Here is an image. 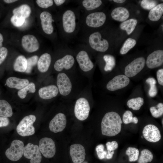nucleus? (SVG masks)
Instances as JSON below:
<instances>
[{
  "label": "nucleus",
  "mask_w": 163,
  "mask_h": 163,
  "mask_svg": "<svg viewBox=\"0 0 163 163\" xmlns=\"http://www.w3.org/2000/svg\"><path fill=\"white\" fill-rule=\"evenodd\" d=\"M136 43L135 40L130 38H128L124 42L120 50V53L122 55L126 54L135 46Z\"/></svg>",
  "instance_id": "obj_34"
},
{
  "label": "nucleus",
  "mask_w": 163,
  "mask_h": 163,
  "mask_svg": "<svg viewBox=\"0 0 163 163\" xmlns=\"http://www.w3.org/2000/svg\"><path fill=\"white\" fill-rule=\"evenodd\" d=\"M143 103V99L139 97L129 100L127 102V105L130 108H132L134 110H138L140 109Z\"/></svg>",
  "instance_id": "obj_33"
},
{
  "label": "nucleus",
  "mask_w": 163,
  "mask_h": 163,
  "mask_svg": "<svg viewBox=\"0 0 163 163\" xmlns=\"http://www.w3.org/2000/svg\"><path fill=\"white\" fill-rule=\"evenodd\" d=\"M163 63V50H159L154 51L147 57L146 64L151 69L159 67Z\"/></svg>",
  "instance_id": "obj_19"
},
{
  "label": "nucleus",
  "mask_w": 163,
  "mask_h": 163,
  "mask_svg": "<svg viewBox=\"0 0 163 163\" xmlns=\"http://www.w3.org/2000/svg\"><path fill=\"white\" fill-rule=\"evenodd\" d=\"M59 92L57 87L51 85L41 88L39 90V96L42 99L48 100L56 96Z\"/></svg>",
  "instance_id": "obj_21"
},
{
  "label": "nucleus",
  "mask_w": 163,
  "mask_h": 163,
  "mask_svg": "<svg viewBox=\"0 0 163 163\" xmlns=\"http://www.w3.org/2000/svg\"><path fill=\"white\" fill-rule=\"evenodd\" d=\"M102 4L101 0H84L81 1L80 5L86 13H87L98 8Z\"/></svg>",
  "instance_id": "obj_25"
},
{
  "label": "nucleus",
  "mask_w": 163,
  "mask_h": 163,
  "mask_svg": "<svg viewBox=\"0 0 163 163\" xmlns=\"http://www.w3.org/2000/svg\"><path fill=\"white\" fill-rule=\"evenodd\" d=\"M129 82V78L125 75H119L115 76L108 82L106 88L109 91H115L126 87Z\"/></svg>",
  "instance_id": "obj_14"
},
{
  "label": "nucleus",
  "mask_w": 163,
  "mask_h": 163,
  "mask_svg": "<svg viewBox=\"0 0 163 163\" xmlns=\"http://www.w3.org/2000/svg\"><path fill=\"white\" fill-rule=\"evenodd\" d=\"M111 15L114 20L122 22L126 21L129 18L130 14L127 9L123 7H119L112 10Z\"/></svg>",
  "instance_id": "obj_22"
},
{
  "label": "nucleus",
  "mask_w": 163,
  "mask_h": 163,
  "mask_svg": "<svg viewBox=\"0 0 163 163\" xmlns=\"http://www.w3.org/2000/svg\"><path fill=\"white\" fill-rule=\"evenodd\" d=\"M57 87L60 94L62 96H68L72 89V84L70 78L65 73L61 72L57 75Z\"/></svg>",
  "instance_id": "obj_9"
},
{
  "label": "nucleus",
  "mask_w": 163,
  "mask_h": 163,
  "mask_svg": "<svg viewBox=\"0 0 163 163\" xmlns=\"http://www.w3.org/2000/svg\"><path fill=\"white\" fill-rule=\"evenodd\" d=\"M35 91V85L34 83L31 82L18 91V94L21 98L24 99L27 93H34Z\"/></svg>",
  "instance_id": "obj_32"
},
{
  "label": "nucleus",
  "mask_w": 163,
  "mask_h": 163,
  "mask_svg": "<svg viewBox=\"0 0 163 163\" xmlns=\"http://www.w3.org/2000/svg\"><path fill=\"white\" fill-rule=\"evenodd\" d=\"M79 47L76 53V60L82 71L89 72L94 68V63L90 57L86 47L81 46Z\"/></svg>",
  "instance_id": "obj_5"
},
{
  "label": "nucleus",
  "mask_w": 163,
  "mask_h": 163,
  "mask_svg": "<svg viewBox=\"0 0 163 163\" xmlns=\"http://www.w3.org/2000/svg\"><path fill=\"white\" fill-rule=\"evenodd\" d=\"M8 53V50L5 47H3L0 48V65L6 59Z\"/></svg>",
  "instance_id": "obj_46"
},
{
  "label": "nucleus",
  "mask_w": 163,
  "mask_h": 163,
  "mask_svg": "<svg viewBox=\"0 0 163 163\" xmlns=\"http://www.w3.org/2000/svg\"><path fill=\"white\" fill-rule=\"evenodd\" d=\"M145 62V59L143 57H139L136 59L126 66L125 75L128 78L135 76L143 69Z\"/></svg>",
  "instance_id": "obj_12"
},
{
  "label": "nucleus",
  "mask_w": 163,
  "mask_h": 163,
  "mask_svg": "<svg viewBox=\"0 0 163 163\" xmlns=\"http://www.w3.org/2000/svg\"><path fill=\"white\" fill-rule=\"evenodd\" d=\"M107 153H109L114 151L118 147V144L116 141H112L111 142H108L106 144Z\"/></svg>",
  "instance_id": "obj_45"
},
{
  "label": "nucleus",
  "mask_w": 163,
  "mask_h": 163,
  "mask_svg": "<svg viewBox=\"0 0 163 163\" xmlns=\"http://www.w3.org/2000/svg\"><path fill=\"white\" fill-rule=\"evenodd\" d=\"M70 154L74 163H81L84 161L86 155L84 146L80 144H74L70 146Z\"/></svg>",
  "instance_id": "obj_17"
},
{
  "label": "nucleus",
  "mask_w": 163,
  "mask_h": 163,
  "mask_svg": "<svg viewBox=\"0 0 163 163\" xmlns=\"http://www.w3.org/2000/svg\"><path fill=\"white\" fill-rule=\"evenodd\" d=\"M146 82L149 85L150 88L149 91V94L152 97L155 96L157 93V88L156 86V81L153 78L149 77L146 80Z\"/></svg>",
  "instance_id": "obj_37"
},
{
  "label": "nucleus",
  "mask_w": 163,
  "mask_h": 163,
  "mask_svg": "<svg viewBox=\"0 0 163 163\" xmlns=\"http://www.w3.org/2000/svg\"><path fill=\"white\" fill-rule=\"evenodd\" d=\"M31 10L30 7L27 4H23L14 8L13 11V15L22 17L26 19L30 15Z\"/></svg>",
  "instance_id": "obj_28"
},
{
  "label": "nucleus",
  "mask_w": 163,
  "mask_h": 163,
  "mask_svg": "<svg viewBox=\"0 0 163 163\" xmlns=\"http://www.w3.org/2000/svg\"><path fill=\"white\" fill-rule=\"evenodd\" d=\"M25 19L24 18L13 15L11 18V21L14 26L19 27L23 24Z\"/></svg>",
  "instance_id": "obj_42"
},
{
  "label": "nucleus",
  "mask_w": 163,
  "mask_h": 163,
  "mask_svg": "<svg viewBox=\"0 0 163 163\" xmlns=\"http://www.w3.org/2000/svg\"><path fill=\"white\" fill-rule=\"evenodd\" d=\"M52 58L51 55L45 53L42 55L37 62V68L39 71L42 73L47 72L50 66Z\"/></svg>",
  "instance_id": "obj_24"
},
{
  "label": "nucleus",
  "mask_w": 163,
  "mask_h": 163,
  "mask_svg": "<svg viewBox=\"0 0 163 163\" xmlns=\"http://www.w3.org/2000/svg\"><path fill=\"white\" fill-rule=\"evenodd\" d=\"M150 111L152 116L155 118H158L163 114V104L159 103L156 107L152 106L150 108Z\"/></svg>",
  "instance_id": "obj_39"
},
{
  "label": "nucleus",
  "mask_w": 163,
  "mask_h": 163,
  "mask_svg": "<svg viewBox=\"0 0 163 163\" xmlns=\"http://www.w3.org/2000/svg\"><path fill=\"white\" fill-rule=\"evenodd\" d=\"M75 62V59L72 54L67 52L64 53L62 57L55 62L54 67L57 72L69 70L74 66Z\"/></svg>",
  "instance_id": "obj_10"
},
{
  "label": "nucleus",
  "mask_w": 163,
  "mask_h": 163,
  "mask_svg": "<svg viewBox=\"0 0 163 163\" xmlns=\"http://www.w3.org/2000/svg\"><path fill=\"white\" fill-rule=\"evenodd\" d=\"M122 121L117 113L111 111L105 114L102 119L101 127L103 135L113 136L121 131Z\"/></svg>",
  "instance_id": "obj_2"
},
{
  "label": "nucleus",
  "mask_w": 163,
  "mask_h": 163,
  "mask_svg": "<svg viewBox=\"0 0 163 163\" xmlns=\"http://www.w3.org/2000/svg\"><path fill=\"white\" fill-rule=\"evenodd\" d=\"M153 156L152 152L147 149H144L141 152V154L138 160V163H147L151 162Z\"/></svg>",
  "instance_id": "obj_35"
},
{
  "label": "nucleus",
  "mask_w": 163,
  "mask_h": 163,
  "mask_svg": "<svg viewBox=\"0 0 163 163\" xmlns=\"http://www.w3.org/2000/svg\"><path fill=\"white\" fill-rule=\"evenodd\" d=\"M157 78L159 84L163 85V69H159L157 72Z\"/></svg>",
  "instance_id": "obj_47"
},
{
  "label": "nucleus",
  "mask_w": 163,
  "mask_h": 163,
  "mask_svg": "<svg viewBox=\"0 0 163 163\" xmlns=\"http://www.w3.org/2000/svg\"><path fill=\"white\" fill-rule=\"evenodd\" d=\"M126 153L128 156L129 161L133 162L137 160L139 152L138 149L134 147H129L127 148Z\"/></svg>",
  "instance_id": "obj_36"
},
{
  "label": "nucleus",
  "mask_w": 163,
  "mask_h": 163,
  "mask_svg": "<svg viewBox=\"0 0 163 163\" xmlns=\"http://www.w3.org/2000/svg\"><path fill=\"white\" fill-rule=\"evenodd\" d=\"M81 163H88V162L86 161H84L82 162Z\"/></svg>",
  "instance_id": "obj_54"
},
{
  "label": "nucleus",
  "mask_w": 163,
  "mask_h": 163,
  "mask_svg": "<svg viewBox=\"0 0 163 163\" xmlns=\"http://www.w3.org/2000/svg\"><path fill=\"white\" fill-rule=\"evenodd\" d=\"M3 41V37L2 35L0 33V48L2 46V42Z\"/></svg>",
  "instance_id": "obj_51"
},
{
  "label": "nucleus",
  "mask_w": 163,
  "mask_h": 163,
  "mask_svg": "<svg viewBox=\"0 0 163 163\" xmlns=\"http://www.w3.org/2000/svg\"><path fill=\"white\" fill-rule=\"evenodd\" d=\"M9 123V120L8 117L0 116V127L7 126Z\"/></svg>",
  "instance_id": "obj_48"
},
{
  "label": "nucleus",
  "mask_w": 163,
  "mask_h": 163,
  "mask_svg": "<svg viewBox=\"0 0 163 163\" xmlns=\"http://www.w3.org/2000/svg\"><path fill=\"white\" fill-rule=\"evenodd\" d=\"M113 1L115 2L118 3H122L126 1L125 0H113Z\"/></svg>",
  "instance_id": "obj_53"
},
{
  "label": "nucleus",
  "mask_w": 163,
  "mask_h": 163,
  "mask_svg": "<svg viewBox=\"0 0 163 163\" xmlns=\"http://www.w3.org/2000/svg\"><path fill=\"white\" fill-rule=\"evenodd\" d=\"M106 18V14L102 11L86 13L82 20H80V26L82 25L87 32L90 29L102 26L105 23Z\"/></svg>",
  "instance_id": "obj_3"
},
{
  "label": "nucleus",
  "mask_w": 163,
  "mask_h": 163,
  "mask_svg": "<svg viewBox=\"0 0 163 163\" xmlns=\"http://www.w3.org/2000/svg\"><path fill=\"white\" fill-rule=\"evenodd\" d=\"M24 146L21 141L15 139L11 142V146L5 151L8 158L13 161L19 160L23 155Z\"/></svg>",
  "instance_id": "obj_8"
},
{
  "label": "nucleus",
  "mask_w": 163,
  "mask_h": 163,
  "mask_svg": "<svg viewBox=\"0 0 163 163\" xmlns=\"http://www.w3.org/2000/svg\"><path fill=\"white\" fill-rule=\"evenodd\" d=\"M18 0H4V1L7 3H11L15 2Z\"/></svg>",
  "instance_id": "obj_52"
},
{
  "label": "nucleus",
  "mask_w": 163,
  "mask_h": 163,
  "mask_svg": "<svg viewBox=\"0 0 163 163\" xmlns=\"http://www.w3.org/2000/svg\"><path fill=\"white\" fill-rule=\"evenodd\" d=\"M163 14V3L157 5L151 9L148 14V18L151 21H158Z\"/></svg>",
  "instance_id": "obj_26"
},
{
  "label": "nucleus",
  "mask_w": 163,
  "mask_h": 163,
  "mask_svg": "<svg viewBox=\"0 0 163 163\" xmlns=\"http://www.w3.org/2000/svg\"><path fill=\"white\" fill-rule=\"evenodd\" d=\"M79 9L64 8L61 16V29L64 40L67 41L74 37L80 26Z\"/></svg>",
  "instance_id": "obj_1"
},
{
  "label": "nucleus",
  "mask_w": 163,
  "mask_h": 163,
  "mask_svg": "<svg viewBox=\"0 0 163 163\" xmlns=\"http://www.w3.org/2000/svg\"><path fill=\"white\" fill-rule=\"evenodd\" d=\"M158 2L155 0H143L140 3L141 7L143 9L151 10L157 5Z\"/></svg>",
  "instance_id": "obj_41"
},
{
  "label": "nucleus",
  "mask_w": 163,
  "mask_h": 163,
  "mask_svg": "<svg viewBox=\"0 0 163 163\" xmlns=\"http://www.w3.org/2000/svg\"><path fill=\"white\" fill-rule=\"evenodd\" d=\"M103 58L106 64L104 69L106 72L112 71L116 65V60L114 57L110 54H105Z\"/></svg>",
  "instance_id": "obj_31"
},
{
  "label": "nucleus",
  "mask_w": 163,
  "mask_h": 163,
  "mask_svg": "<svg viewBox=\"0 0 163 163\" xmlns=\"http://www.w3.org/2000/svg\"><path fill=\"white\" fill-rule=\"evenodd\" d=\"M137 20L132 18L122 22L120 25V28L125 30L128 35H130L133 31L137 24Z\"/></svg>",
  "instance_id": "obj_29"
},
{
  "label": "nucleus",
  "mask_w": 163,
  "mask_h": 163,
  "mask_svg": "<svg viewBox=\"0 0 163 163\" xmlns=\"http://www.w3.org/2000/svg\"><path fill=\"white\" fill-rule=\"evenodd\" d=\"M123 120L125 124H128L131 123L137 124L138 121L136 117H133L132 113L129 110H126L124 113L123 116Z\"/></svg>",
  "instance_id": "obj_38"
},
{
  "label": "nucleus",
  "mask_w": 163,
  "mask_h": 163,
  "mask_svg": "<svg viewBox=\"0 0 163 163\" xmlns=\"http://www.w3.org/2000/svg\"><path fill=\"white\" fill-rule=\"evenodd\" d=\"M27 66V59L24 56L20 55L15 59L13 65V68L16 71L23 72L26 71Z\"/></svg>",
  "instance_id": "obj_27"
},
{
  "label": "nucleus",
  "mask_w": 163,
  "mask_h": 163,
  "mask_svg": "<svg viewBox=\"0 0 163 163\" xmlns=\"http://www.w3.org/2000/svg\"><path fill=\"white\" fill-rule=\"evenodd\" d=\"M56 5L57 6H60L64 4L66 2L65 0H54L53 1Z\"/></svg>",
  "instance_id": "obj_49"
},
{
  "label": "nucleus",
  "mask_w": 163,
  "mask_h": 163,
  "mask_svg": "<svg viewBox=\"0 0 163 163\" xmlns=\"http://www.w3.org/2000/svg\"><path fill=\"white\" fill-rule=\"evenodd\" d=\"M12 115V108L10 104L6 100H0V116L9 117Z\"/></svg>",
  "instance_id": "obj_30"
},
{
  "label": "nucleus",
  "mask_w": 163,
  "mask_h": 163,
  "mask_svg": "<svg viewBox=\"0 0 163 163\" xmlns=\"http://www.w3.org/2000/svg\"><path fill=\"white\" fill-rule=\"evenodd\" d=\"M67 119L63 113H59L56 114L50 123V130L54 133L62 131L66 127Z\"/></svg>",
  "instance_id": "obj_15"
},
{
  "label": "nucleus",
  "mask_w": 163,
  "mask_h": 163,
  "mask_svg": "<svg viewBox=\"0 0 163 163\" xmlns=\"http://www.w3.org/2000/svg\"></svg>",
  "instance_id": "obj_55"
},
{
  "label": "nucleus",
  "mask_w": 163,
  "mask_h": 163,
  "mask_svg": "<svg viewBox=\"0 0 163 163\" xmlns=\"http://www.w3.org/2000/svg\"><path fill=\"white\" fill-rule=\"evenodd\" d=\"M104 146L103 144L97 145L96 147V151L99 158L102 159L106 157L107 152L104 150Z\"/></svg>",
  "instance_id": "obj_43"
},
{
  "label": "nucleus",
  "mask_w": 163,
  "mask_h": 163,
  "mask_svg": "<svg viewBox=\"0 0 163 163\" xmlns=\"http://www.w3.org/2000/svg\"><path fill=\"white\" fill-rule=\"evenodd\" d=\"M40 18L43 31L46 34L50 35L54 31L53 22L54 21L51 14L47 11H43L40 14Z\"/></svg>",
  "instance_id": "obj_18"
},
{
  "label": "nucleus",
  "mask_w": 163,
  "mask_h": 163,
  "mask_svg": "<svg viewBox=\"0 0 163 163\" xmlns=\"http://www.w3.org/2000/svg\"><path fill=\"white\" fill-rule=\"evenodd\" d=\"M36 2L40 7L43 8H47L52 6L54 2L52 0H37Z\"/></svg>",
  "instance_id": "obj_44"
},
{
  "label": "nucleus",
  "mask_w": 163,
  "mask_h": 163,
  "mask_svg": "<svg viewBox=\"0 0 163 163\" xmlns=\"http://www.w3.org/2000/svg\"><path fill=\"white\" fill-rule=\"evenodd\" d=\"M38 57L37 55L34 56L27 59V66L26 71L27 73H30L32 70L33 67L35 66L37 63Z\"/></svg>",
  "instance_id": "obj_40"
},
{
  "label": "nucleus",
  "mask_w": 163,
  "mask_h": 163,
  "mask_svg": "<svg viewBox=\"0 0 163 163\" xmlns=\"http://www.w3.org/2000/svg\"><path fill=\"white\" fill-rule=\"evenodd\" d=\"M114 153V151H113L110 152L108 153L106 155V157L107 159H110L112 158L113 156V154Z\"/></svg>",
  "instance_id": "obj_50"
},
{
  "label": "nucleus",
  "mask_w": 163,
  "mask_h": 163,
  "mask_svg": "<svg viewBox=\"0 0 163 163\" xmlns=\"http://www.w3.org/2000/svg\"><path fill=\"white\" fill-rule=\"evenodd\" d=\"M86 36V40L88 47L101 52H104L108 50L109 42L103 37L100 32L96 31L88 33Z\"/></svg>",
  "instance_id": "obj_4"
},
{
  "label": "nucleus",
  "mask_w": 163,
  "mask_h": 163,
  "mask_svg": "<svg viewBox=\"0 0 163 163\" xmlns=\"http://www.w3.org/2000/svg\"><path fill=\"white\" fill-rule=\"evenodd\" d=\"M6 83L7 86L10 88L20 90L28 85L29 81L26 79L11 77L7 79Z\"/></svg>",
  "instance_id": "obj_23"
},
{
  "label": "nucleus",
  "mask_w": 163,
  "mask_h": 163,
  "mask_svg": "<svg viewBox=\"0 0 163 163\" xmlns=\"http://www.w3.org/2000/svg\"><path fill=\"white\" fill-rule=\"evenodd\" d=\"M36 120V117L33 115H30L24 117L16 128V131L18 134L22 136L33 135L35 133L33 123Z\"/></svg>",
  "instance_id": "obj_6"
},
{
  "label": "nucleus",
  "mask_w": 163,
  "mask_h": 163,
  "mask_svg": "<svg viewBox=\"0 0 163 163\" xmlns=\"http://www.w3.org/2000/svg\"><path fill=\"white\" fill-rule=\"evenodd\" d=\"M23 155L26 158L30 159V163H40L41 162L42 156L37 145L28 143L24 147Z\"/></svg>",
  "instance_id": "obj_13"
},
{
  "label": "nucleus",
  "mask_w": 163,
  "mask_h": 163,
  "mask_svg": "<svg viewBox=\"0 0 163 163\" xmlns=\"http://www.w3.org/2000/svg\"><path fill=\"white\" fill-rule=\"evenodd\" d=\"M143 136L148 141L156 142L159 141L161 136L158 128L152 124H148L143 128L142 131Z\"/></svg>",
  "instance_id": "obj_16"
},
{
  "label": "nucleus",
  "mask_w": 163,
  "mask_h": 163,
  "mask_svg": "<svg viewBox=\"0 0 163 163\" xmlns=\"http://www.w3.org/2000/svg\"><path fill=\"white\" fill-rule=\"evenodd\" d=\"M39 147L40 152L46 158L53 157L56 153V146L54 142L50 138L44 137L41 139Z\"/></svg>",
  "instance_id": "obj_11"
},
{
  "label": "nucleus",
  "mask_w": 163,
  "mask_h": 163,
  "mask_svg": "<svg viewBox=\"0 0 163 163\" xmlns=\"http://www.w3.org/2000/svg\"><path fill=\"white\" fill-rule=\"evenodd\" d=\"M21 43L23 48L30 53L37 51L40 47L38 40L34 36L32 35L27 34L24 36L22 38Z\"/></svg>",
  "instance_id": "obj_20"
},
{
  "label": "nucleus",
  "mask_w": 163,
  "mask_h": 163,
  "mask_svg": "<svg viewBox=\"0 0 163 163\" xmlns=\"http://www.w3.org/2000/svg\"><path fill=\"white\" fill-rule=\"evenodd\" d=\"M90 106L88 100L82 97L76 101L74 112L76 117L79 120L83 121L88 117L90 111Z\"/></svg>",
  "instance_id": "obj_7"
}]
</instances>
